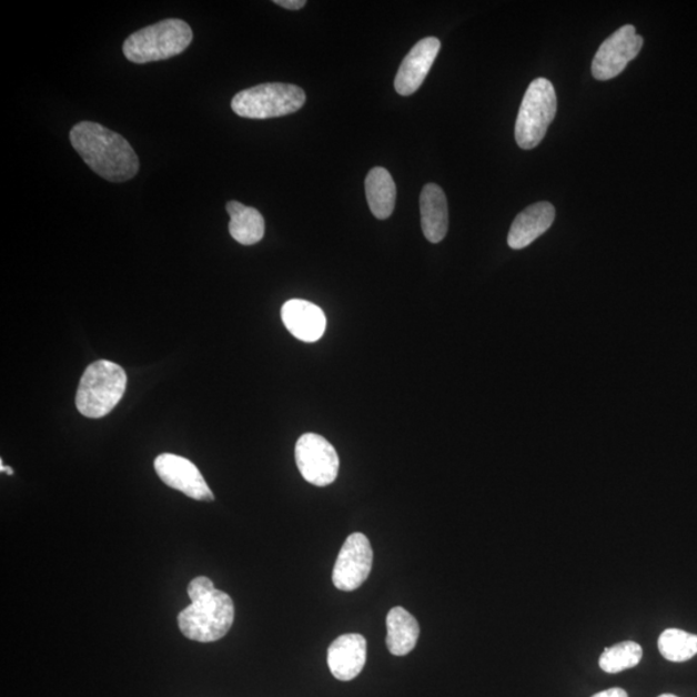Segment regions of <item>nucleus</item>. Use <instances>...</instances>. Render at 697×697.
Here are the masks:
<instances>
[{
    "label": "nucleus",
    "instance_id": "obj_21",
    "mask_svg": "<svg viewBox=\"0 0 697 697\" xmlns=\"http://www.w3.org/2000/svg\"><path fill=\"white\" fill-rule=\"evenodd\" d=\"M274 4L286 8V10L296 11L304 8L306 2L305 0H275Z\"/></svg>",
    "mask_w": 697,
    "mask_h": 697
},
{
    "label": "nucleus",
    "instance_id": "obj_17",
    "mask_svg": "<svg viewBox=\"0 0 697 697\" xmlns=\"http://www.w3.org/2000/svg\"><path fill=\"white\" fill-rule=\"evenodd\" d=\"M226 211L231 216L229 232L233 240L244 245L256 244L263 240L265 220L256 209L232 201L226 204Z\"/></svg>",
    "mask_w": 697,
    "mask_h": 697
},
{
    "label": "nucleus",
    "instance_id": "obj_10",
    "mask_svg": "<svg viewBox=\"0 0 697 697\" xmlns=\"http://www.w3.org/2000/svg\"><path fill=\"white\" fill-rule=\"evenodd\" d=\"M154 467L158 477L165 485L180 491L188 497L200 502H212L215 498L200 469L188 458L162 454L155 458Z\"/></svg>",
    "mask_w": 697,
    "mask_h": 697
},
{
    "label": "nucleus",
    "instance_id": "obj_3",
    "mask_svg": "<svg viewBox=\"0 0 697 697\" xmlns=\"http://www.w3.org/2000/svg\"><path fill=\"white\" fill-rule=\"evenodd\" d=\"M193 42V30L180 19H168L137 31L125 39L123 53L134 63L169 60Z\"/></svg>",
    "mask_w": 697,
    "mask_h": 697
},
{
    "label": "nucleus",
    "instance_id": "obj_6",
    "mask_svg": "<svg viewBox=\"0 0 697 697\" xmlns=\"http://www.w3.org/2000/svg\"><path fill=\"white\" fill-rule=\"evenodd\" d=\"M557 94L545 78L528 85L516 123V140L521 149L531 150L544 140L557 114Z\"/></svg>",
    "mask_w": 697,
    "mask_h": 697
},
{
    "label": "nucleus",
    "instance_id": "obj_18",
    "mask_svg": "<svg viewBox=\"0 0 697 697\" xmlns=\"http://www.w3.org/2000/svg\"><path fill=\"white\" fill-rule=\"evenodd\" d=\"M366 196L371 212L376 219L385 220L392 216L397 200V188L390 171L375 168L368 172Z\"/></svg>",
    "mask_w": 697,
    "mask_h": 697
},
{
    "label": "nucleus",
    "instance_id": "obj_13",
    "mask_svg": "<svg viewBox=\"0 0 697 697\" xmlns=\"http://www.w3.org/2000/svg\"><path fill=\"white\" fill-rule=\"evenodd\" d=\"M282 321L293 336L304 343H315L326 331L327 320L320 306L293 299L282 307Z\"/></svg>",
    "mask_w": 697,
    "mask_h": 697
},
{
    "label": "nucleus",
    "instance_id": "obj_23",
    "mask_svg": "<svg viewBox=\"0 0 697 697\" xmlns=\"http://www.w3.org/2000/svg\"><path fill=\"white\" fill-rule=\"evenodd\" d=\"M0 471H2V473H6L8 475H12L13 471L11 469L10 466H4L3 462H0Z\"/></svg>",
    "mask_w": 697,
    "mask_h": 697
},
{
    "label": "nucleus",
    "instance_id": "obj_4",
    "mask_svg": "<svg viewBox=\"0 0 697 697\" xmlns=\"http://www.w3.org/2000/svg\"><path fill=\"white\" fill-rule=\"evenodd\" d=\"M127 375L119 364L101 360L87 367L79 383L75 405L85 417L101 418L121 402Z\"/></svg>",
    "mask_w": 697,
    "mask_h": 697
},
{
    "label": "nucleus",
    "instance_id": "obj_2",
    "mask_svg": "<svg viewBox=\"0 0 697 697\" xmlns=\"http://www.w3.org/2000/svg\"><path fill=\"white\" fill-rule=\"evenodd\" d=\"M192 605L178 617L186 638L209 644L225 637L234 623V604L229 594L218 590L209 577L200 576L189 584Z\"/></svg>",
    "mask_w": 697,
    "mask_h": 697
},
{
    "label": "nucleus",
    "instance_id": "obj_22",
    "mask_svg": "<svg viewBox=\"0 0 697 697\" xmlns=\"http://www.w3.org/2000/svg\"><path fill=\"white\" fill-rule=\"evenodd\" d=\"M592 697H629L627 691L623 690V688H609V690H605L593 695Z\"/></svg>",
    "mask_w": 697,
    "mask_h": 697
},
{
    "label": "nucleus",
    "instance_id": "obj_20",
    "mask_svg": "<svg viewBox=\"0 0 697 697\" xmlns=\"http://www.w3.org/2000/svg\"><path fill=\"white\" fill-rule=\"evenodd\" d=\"M642 655L644 651L636 642L625 640L605 649L599 659V667L609 675H616V673L637 667Z\"/></svg>",
    "mask_w": 697,
    "mask_h": 697
},
{
    "label": "nucleus",
    "instance_id": "obj_12",
    "mask_svg": "<svg viewBox=\"0 0 697 697\" xmlns=\"http://www.w3.org/2000/svg\"><path fill=\"white\" fill-rule=\"evenodd\" d=\"M329 667L334 676L343 683L358 677L367 660V642L361 635L339 637L329 648Z\"/></svg>",
    "mask_w": 697,
    "mask_h": 697
},
{
    "label": "nucleus",
    "instance_id": "obj_19",
    "mask_svg": "<svg viewBox=\"0 0 697 697\" xmlns=\"http://www.w3.org/2000/svg\"><path fill=\"white\" fill-rule=\"evenodd\" d=\"M657 646L668 661L684 663L697 655V636L680 629H667L661 633Z\"/></svg>",
    "mask_w": 697,
    "mask_h": 697
},
{
    "label": "nucleus",
    "instance_id": "obj_14",
    "mask_svg": "<svg viewBox=\"0 0 697 697\" xmlns=\"http://www.w3.org/2000/svg\"><path fill=\"white\" fill-rule=\"evenodd\" d=\"M556 219V209L549 202H538L522 211L513 221L508 244L513 250H522L549 231Z\"/></svg>",
    "mask_w": 697,
    "mask_h": 697
},
{
    "label": "nucleus",
    "instance_id": "obj_11",
    "mask_svg": "<svg viewBox=\"0 0 697 697\" xmlns=\"http://www.w3.org/2000/svg\"><path fill=\"white\" fill-rule=\"evenodd\" d=\"M441 51L440 39L427 37L415 44L402 61L394 87L401 97H411L425 81Z\"/></svg>",
    "mask_w": 697,
    "mask_h": 697
},
{
    "label": "nucleus",
    "instance_id": "obj_15",
    "mask_svg": "<svg viewBox=\"0 0 697 697\" xmlns=\"http://www.w3.org/2000/svg\"><path fill=\"white\" fill-rule=\"evenodd\" d=\"M420 212L424 235L431 243L445 240L448 232V204L445 192L437 184H426L420 195Z\"/></svg>",
    "mask_w": 697,
    "mask_h": 697
},
{
    "label": "nucleus",
    "instance_id": "obj_5",
    "mask_svg": "<svg viewBox=\"0 0 697 697\" xmlns=\"http://www.w3.org/2000/svg\"><path fill=\"white\" fill-rule=\"evenodd\" d=\"M306 94L297 85L265 83L236 93L232 100L233 112L249 119H271L299 112Z\"/></svg>",
    "mask_w": 697,
    "mask_h": 697
},
{
    "label": "nucleus",
    "instance_id": "obj_1",
    "mask_svg": "<svg viewBox=\"0 0 697 697\" xmlns=\"http://www.w3.org/2000/svg\"><path fill=\"white\" fill-rule=\"evenodd\" d=\"M75 152L99 176L112 182H124L137 176L140 161L121 134L94 122H81L70 131Z\"/></svg>",
    "mask_w": 697,
    "mask_h": 697
},
{
    "label": "nucleus",
    "instance_id": "obj_16",
    "mask_svg": "<svg viewBox=\"0 0 697 697\" xmlns=\"http://www.w3.org/2000/svg\"><path fill=\"white\" fill-rule=\"evenodd\" d=\"M386 646L395 656H406L416 647L418 623L403 607H394L386 617Z\"/></svg>",
    "mask_w": 697,
    "mask_h": 697
},
{
    "label": "nucleus",
    "instance_id": "obj_7",
    "mask_svg": "<svg viewBox=\"0 0 697 697\" xmlns=\"http://www.w3.org/2000/svg\"><path fill=\"white\" fill-rule=\"evenodd\" d=\"M295 457L301 475L312 485L326 487L337 478L339 455L334 446L322 435L306 433L300 437Z\"/></svg>",
    "mask_w": 697,
    "mask_h": 697
},
{
    "label": "nucleus",
    "instance_id": "obj_9",
    "mask_svg": "<svg viewBox=\"0 0 697 697\" xmlns=\"http://www.w3.org/2000/svg\"><path fill=\"white\" fill-rule=\"evenodd\" d=\"M372 562H374V552L367 536L352 534L347 536L339 553L332 582L340 590L358 589L371 574Z\"/></svg>",
    "mask_w": 697,
    "mask_h": 697
},
{
    "label": "nucleus",
    "instance_id": "obj_24",
    "mask_svg": "<svg viewBox=\"0 0 697 697\" xmlns=\"http://www.w3.org/2000/svg\"><path fill=\"white\" fill-rule=\"evenodd\" d=\"M659 697H678V696L671 695V694H664V695H660Z\"/></svg>",
    "mask_w": 697,
    "mask_h": 697
},
{
    "label": "nucleus",
    "instance_id": "obj_8",
    "mask_svg": "<svg viewBox=\"0 0 697 697\" xmlns=\"http://www.w3.org/2000/svg\"><path fill=\"white\" fill-rule=\"evenodd\" d=\"M644 46V38L637 34L636 28L625 26L615 31L599 47L593 59L592 73L597 81H609L623 73L632 60H635Z\"/></svg>",
    "mask_w": 697,
    "mask_h": 697
}]
</instances>
